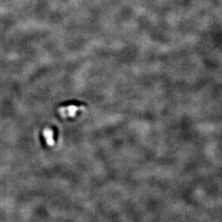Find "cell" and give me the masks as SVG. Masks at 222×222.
Returning a JSON list of instances; mask_svg holds the SVG:
<instances>
[{
  "label": "cell",
  "instance_id": "obj_2",
  "mask_svg": "<svg viewBox=\"0 0 222 222\" xmlns=\"http://www.w3.org/2000/svg\"><path fill=\"white\" fill-rule=\"evenodd\" d=\"M42 136L45 145L49 147L53 146L55 145V132L53 129L49 127L45 128L42 132Z\"/></svg>",
  "mask_w": 222,
  "mask_h": 222
},
{
  "label": "cell",
  "instance_id": "obj_1",
  "mask_svg": "<svg viewBox=\"0 0 222 222\" xmlns=\"http://www.w3.org/2000/svg\"><path fill=\"white\" fill-rule=\"evenodd\" d=\"M84 108L75 105H68L66 107H61L58 109V112L60 117L63 119H72L74 118L80 111H82Z\"/></svg>",
  "mask_w": 222,
  "mask_h": 222
}]
</instances>
